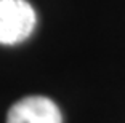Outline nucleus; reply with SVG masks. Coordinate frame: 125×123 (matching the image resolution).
I'll return each mask as SVG.
<instances>
[{
  "label": "nucleus",
  "instance_id": "obj_2",
  "mask_svg": "<svg viewBox=\"0 0 125 123\" xmlns=\"http://www.w3.org/2000/svg\"><path fill=\"white\" fill-rule=\"evenodd\" d=\"M7 123H62V115L50 98L27 96L10 107Z\"/></svg>",
  "mask_w": 125,
  "mask_h": 123
},
{
  "label": "nucleus",
  "instance_id": "obj_1",
  "mask_svg": "<svg viewBox=\"0 0 125 123\" xmlns=\"http://www.w3.org/2000/svg\"><path fill=\"white\" fill-rule=\"evenodd\" d=\"M35 24V10L27 0H0V45L22 43Z\"/></svg>",
  "mask_w": 125,
  "mask_h": 123
}]
</instances>
